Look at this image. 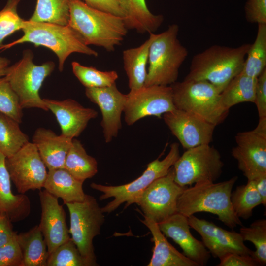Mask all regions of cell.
Masks as SVG:
<instances>
[{
  "mask_svg": "<svg viewBox=\"0 0 266 266\" xmlns=\"http://www.w3.org/2000/svg\"><path fill=\"white\" fill-rule=\"evenodd\" d=\"M69 20V0H37L35 10L29 20L68 25Z\"/></svg>",
  "mask_w": 266,
  "mask_h": 266,
  "instance_id": "obj_32",
  "label": "cell"
},
{
  "mask_svg": "<svg viewBox=\"0 0 266 266\" xmlns=\"http://www.w3.org/2000/svg\"><path fill=\"white\" fill-rule=\"evenodd\" d=\"M16 239L23 256V266H46L49 253L38 225L17 233Z\"/></svg>",
  "mask_w": 266,
  "mask_h": 266,
  "instance_id": "obj_27",
  "label": "cell"
},
{
  "mask_svg": "<svg viewBox=\"0 0 266 266\" xmlns=\"http://www.w3.org/2000/svg\"><path fill=\"white\" fill-rule=\"evenodd\" d=\"M180 156L179 145L176 142L171 144L170 150L165 158H159L151 162L142 175L128 183L107 186L94 182L90 187L101 192L100 200L113 198L112 201L101 208L103 212L109 213L115 210L120 205L126 202L127 206L133 203L134 200L153 181L166 175Z\"/></svg>",
  "mask_w": 266,
  "mask_h": 266,
  "instance_id": "obj_8",
  "label": "cell"
},
{
  "mask_svg": "<svg viewBox=\"0 0 266 266\" xmlns=\"http://www.w3.org/2000/svg\"><path fill=\"white\" fill-rule=\"evenodd\" d=\"M160 230L166 236L178 244L183 254L199 266H205L210 253L202 242L191 234L188 217L177 212L158 223Z\"/></svg>",
  "mask_w": 266,
  "mask_h": 266,
  "instance_id": "obj_19",
  "label": "cell"
},
{
  "mask_svg": "<svg viewBox=\"0 0 266 266\" xmlns=\"http://www.w3.org/2000/svg\"><path fill=\"white\" fill-rule=\"evenodd\" d=\"M120 3L128 30H134L141 33H153L163 22L162 15L150 11L145 0H120Z\"/></svg>",
  "mask_w": 266,
  "mask_h": 266,
  "instance_id": "obj_25",
  "label": "cell"
},
{
  "mask_svg": "<svg viewBox=\"0 0 266 266\" xmlns=\"http://www.w3.org/2000/svg\"><path fill=\"white\" fill-rule=\"evenodd\" d=\"M43 100L48 110L55 115L61 128V134L72 139L79 136L89 122L98 116L94 109L84 107L71 99Z\"/></svg>",
  "mask_w": 266,
  "mask_h": 266,
  "instance_id": "obj_20",
  "label": "cell"
},
{
  "mask_svg": "<svg viewBox=\"0 0 266 266\" xmlns=\"http://www.w3.org/2000/svg\"><path fill=\"white\" fill-rule=\"evenodd\" d=\"M254 103L259 118L266 117V68L257 77Z\"/></svg>",
  "mask_w": 266,
  "mask_h": 266,
  "instance_id": "obj_41",
  "label": "cell"
},
{
  "mask_svg": "<svg viewBox=\"0 0 266 266\" xmlns=\"http://www.w3.org/2000/svg\"><path fill=\"white\" fill-rule=\"evenodd\" d=\"M9 64L10 61L8 59L0 56V78L4 76Z\"/></svg>",
  "mask_w": 266,
  "mask_h": 266,
  "instance_id": "obj_46",
  "label": "cell"
},
{
  "mask_svg": "<svg viewBox=\"0 0 266 266\" xmlns=\"http://www.w3.org/2000/svg\"><path fill=\"white\" fill-rule=\"evenodd\" d=\"M250 44L237 47L213 45L195 55L185 80H205L220 93L242 70Z\"/></svg>",
  "mask_w": 266,
  "mask_h": 266,
  "instance_id": "obj_3",
  "label": "cell"
},
{
  "mask_svg": "<svg viewBox=\"0 0 266 266\" xmlns=\"http://www.w3.org/2000/svg\"><path fill=\"white\" fill-rule=\"evenodd\" d=\"M20 0H8L0 11V47L5 38L22 28L24 20L17 11Z\"/></svg>",
  "mask_w": 266,
  "mask_h": 266,
  "instance_id": "obj_38",
  "label": "cell"
},
{
  "mask_svg": "<svg viewBox=\"0 0 266 266\" xmlns=\"http://www.w3.org/2000/svg\"><path fill=\"white\" fill-rule=\"evenodd\" d=\"M179 30V26L173 24L155 34L149 47L144 86H170L177 81L179 68L188 54L178 38Z\"/></svg>",
  "mask_w": 266,
  "mask_h": 266,
  "instance_id": "obj_5",
  "label": "cell"
},
{
  "mask_svg": "<svg viewBox=\"0 0 266 266\" xmlns=\"http://www.w3.org/2000/svg\"><path fill=\"white\" fill-rule=\"evenodd\" d=\"M255 187L262 200V205H266V173L262 174L254 180Z\"/></svg>",
  "mask_w": 266,
  "mask_h": 266,
  "instance_id": "obj_45",
  "label": "cell"
},
{
  "mask_svg": "<svg viewBox=\"0 0 266 266\" xmlns=\"http://www.w3.org/2000/svg\"><path fill=\"white\" fill-rule=\"evenodd\" d=\"M170 86L176 109L193 114L215 127L229 114V110L222 104L221 93L207 81L184 79Z\"/></svg>",
  "mask_w": 266,
  "mask_h": 266,
  "instance_id": "obj_6",
  "label": "cell"
},
{
  "mask_svg": "<svg viewBox=\"0 0 266 266\" xmlns=\"http://www.w3.org/2000/svg\"><path fill=\"white\" fill-rule=\"evenodd\" d=\"M85 95L99 106L102 114L100 124L104 140L106 143L110 142L122 128L121 115L127 95L118 90L116 83L101 88H86Z\"/></svg>",
  "mask_w": 266,
  "mask_h": 266,
  "instance_id": "obj_17",
  "label": "cell"
},
{
  "mask_svg": "<svg viewBox=\"0 0 266 266\" xmlns=\"http://www.w3.org/2000/svg\"><path fill=\"white\" fill-rule=\"evenodd\" d=\"M217 266H256L259 265L250 255L228 253L220 259Z\"/></svg>",
  "mask_w": 266,
  "mask_h": 266,
  "instance_id": "obj_43",
  "label": "cell"
},
{
  "mask_svg": "<svg viewBox=\"0 0 266 266\" xmlns=\"http://www.w3.org/2000/svg\"><path fill=\"white\" fill-rule=\"evenodd\" d=\"M72 71L85 88H101L116 83L118 78L114 70L102 71L92 66H86L77 62L71 63Z\"/></svg>",
  "mask_w": 266,
  "mask_h": 266,
  "instance_id": "obj_34",
  "label": "cell"
},
{
  "mask_svg": "<svg viewBox=\"0 0 266 266\" xmlns=\"http://www.w3.org/2000/svg\"><path fill=\"white\" fill-rule=\"evenodd\" d=\"M163 119L186 150L212 141L215 126L193 114L175 108L164 113Z\"/></svg>",
  "mask_w": 266,
  "mask_h": 266,
  "instance_id": "obj_15",
  "label": "cell"
},
{
  "mask_svg": "<svg viewBox=\"0 0 266 266\" xmlns=\"http://www.w3.org/2000/svg\"><path fill=\"white\" fill-rule=\"evenodd\" d=\"M237 178L235 176L218 183L200 181L186 187L178 199L177 212L187 217L196 213L208 212L216 215L220 221L231 229L242 226L231 201L232 189Z\"/></svg>",
  "mask_w": 266,
  "mask_h": 266,
  "instance_id": "obj_2",
  "label": "cell"
},
{
  "mask_svg": "<svg viewBox=\"0 0 266 266\" xmlns=\"http://www.w3.org/2000/svg\"><path fill=\"white\" fill-rule=\"evenodd\" d=\"M245 11L248 22L266 24V0H247Z\"/></svg>",
  "mask_w": 266,
  "mask_h": 266,
  "instance_id": "obj_40",
  "label": "cell"
},
{
  "mask_svg": "<svg viewBox=\"0 0 266 266\" xmlns=\"http://www.w3.org/2000/svg\"><path fill=\"white\" fill-rule=\"evenodd\" d=\"M33 52L25 50L22 58L7 67L4 77L17 95L23 109L35 108L48 111L39 90L54 70L55 63L48 61L38 65L33 63Z\"/></svg>",
  "mask_w": 266,
  "mask_h": 266,
  "instance_id": "obj_7",
  "label": "cell"
},
{
  "mask_svg": "<svg viewBox=\"0 0 266 266\" xmlns=\"http://www.w3.org/2000/svg\"><path fill=\"white\" fill-rule=\"evenodd\" d=\"M0 112L19 123L22 122L23 108L19 98L4 76L0 78Z\"/></svg>",
  "mask_w": 266,
  "mask_h": 266,
  "instance_id": "obj_37",
  "label": "cell"
},
{
  "mask_svg": "<svg viewBox=\"0 0 266 266\" xmlns=\"http://www.w3.org/2000/svg\"><path fill=\"white\" fill-rule=\"evenodd\" d=\"M46 266H89L70 238L49 254Z\"/></svg>",
  "mask_w": 266,
  "mask_h": 266,
  "instance_id": "obj_36",
  "label": "cell"
},
{
  "mask_svg": "<svg viewBox=\"0 0 266 266\" xmlns=\"http://www.w3.org/2000/svg\"><path fill=\"white\" fill-rule=\"evenodd\" d=\"M155 36V34L150 33L149 37L141 45L123 52L124 68L128 78L130 90H137L144 86L149 47Z\"/></svg>",
  "mask_w": 266,
  "mask_h": 266,
  "instance_id": "obj_26",
  "label": "cell"
},
{
  "mask_svg": "<svg viewBox=\"0 0 266 266\" xmlns=\"http://www.w3.org/2000/svg\"><path fill=\"white\" fill-rule=\"evenodd\" d=\"M257 78L251 77L241 72L233 78L220 93L224 107L230 109L242 102L254 103Z\"/></svg>",
  "mask_w": 266,
  "mask_h": 266,
  "instance_id": "obj_29",
  "label": "cell"
},
{
  "mask_svg": "<svg viewBox=\"0 0 266 266\" xmlns=\"http://www.w3.org/2000/svg\"><path fill=\"white\" fill-rule=\"evenodd\" d=\"M5 165L19 193L43 188L47 167L33 142L29 141L13 155L6 158Z\"/></svg>",
  "mask_w": 266,
  "mask_h": 266,
  "instance_id": "obj_14",
  "label": "cell"
},
{
  "mask_svg": "<svg viewBox=\"0 0 266 266\" xmlns=\"http://www.w3.org/2000/svg\"><path fill=\"white\" fill-rule=\"evenodd\" d=\"M243 240L254 244L256 250L253 251L251 257L259 265L266 264V220L259 219L253 222L249 227L240 228Z\"/></svg>",
  "mask_w": 266,
  "mask_h": 266,
  "instance_id": "obj_35",
  "label": "cell"
},
{
  "mask_svg": "<svg viewBox=\"0 0 266 266\" xmlns=\"http://www.w3.org/2000/svg\"><path fill=\"white\" fill-rule=\"evenodd\" d=\"M266 68V24H259L255 39L250 44L241 72L257 78Z\"/></svg>",
  "mask_w": 266,
  "mask_h": 266,
  "instance_id": "obj_31",
  "label": "cell"
},
{
  "mask_svg": "<svg viewBox=\"0 0 266 266\" xmlns=\"http://www.w3.org/2000/svg\"><path fill=\"white\" fill-rule=\"evenodd\" d=\"M20 38L6 45L0 50H4L24 43H31L35 46H44L57 56L58 68L62 71L64 63L72 53H79L97 57L98 53L86 45L80 35L71 27L47 22L24 20Z\"/></svg>",
  "mask_w": 266,
  "mask_h": 266,
  "instance_id": "obj_4",
  "label": "cell"
},
{
  "mask_svg": "<svg viewBox=\"0 0 266 266\" xmlns=\"http://www.w3.org/2000/svg\"><path fill=\"white\" fill-rule=\"evenodd\" d=\"M5 158L0 153V214L7 216L12 222H17L30 215L31 201L25 194H14L12 192Z\"/></svg>",
  "mask_w": 266,
  "mask_h": 266,
  "instance_id": "obj_22",
  "label": "cell"
},
{
  "mask_svg": "<svg viewBox=\"0 0 266 266\" xmlns=\"http://www.w3.org/2000/svg\"><path fill=\"white\" fill-rule=\"evenodd\" d=\"M224 163L219 152L209 144L186 149L173 166L174 181L185 187L200 181L215 182L221 176Z\"/></svg>",
  "mask_w": 266,
  "mask_h": 266,
  "instance_id": "obj_10",
  "label": "cell"
},
{
  "mask_svg": "<svg viewBox=\"0 0 266 266\" xmlns=\"http://www.w3.org/2000/svg\"><path fill=\"white\" fill-rule=\"evenodd\" d=\"M83 182L76 179L65 168L49 170L43 188L49 193L61 199L65 204L81 202L85 198Z\"/></svg>",
  "mask_w": 266,
  "mask_h": 266,
  "instance_id": "obj_24",
  "label": "cell"
},
{
  "mask_svg": "<svg viewBox=\"0 0 266 266\" xmlns=\"http://www.w3.org/2000/svg\"><path fill=\"white\" fill-rule=\"evenodd\" d=\"M188 219L190 227L200 235L204 245L214 257L220 259L230 253L251 256L253 251L245 246L239 233L225 230L194 215Z\"/></svg>",
  "mask_w": 266,
  "mask_h": 266,
  "instance_id": "obj_16",
  "label": "cell"
},
{
  "mask_svg": "<svg viewBox=\"0 0 266 266\" xmlns=\"http://www.w3.org/2000/svg\"><path fill=\"white\" fill-rule=\"evenodd\" d=\"M173 166L168 173L153 181L133 201L144 216L160 223L177 212L178 199L187 187L174 181Z\"/></svg>",
  "mask_w": 266,
  "mask_h": 266,
  "instance_id": "obj_11",
  "label": "cell"
},
{
  "mask_svg": "<svg viewBox=\"0 0 266 266\" xmlns=\"http://www.w3.org/2000/svg\"><path fill=\"white\" fill-rule=\"evenodd\" d=\"M141 221L150 230L154 243L152 256L148 266H198L167 240L157 223L145 216Z\"/></svg>",
  "mask_w": 266,
  "mask_h": 266,
  "instance_id": "obj_23",
  "label": "cell"
},
{
  "mask_svg": "<svg viewBox=\"0 0 266 266\" xmlns=\"http://www.w3.org/2000/svg\"><path fill=\"white\" fill-rule=\"evenodd\" d=\"M72 139L62 134L57 135L50 129L37 128L32 137L47 168L49 170L64 168L66 155Z\"/></svg>",
  "mask_w": 266,
  "mask_h": 266,
  "instance_id": "obj_21",
  "label": "cell"
},
{
  "mask_svg": "<svg viewBox=\"0 0 266 266\" xmlns=\"http://www.w3.org/2000/svg\"><path fill=\"white\" fill-rule=\"evenodd\" d=\"M76 179L84 182L98 172V162L88 155L81 142L74 138L64 163V167Z\"/></svg>",
  "mask_w": 266,
  "mask_h": 266,
  "instance_id": "obj_28",
  "label": "cell"
},
{
  "mask_svg": "<svg viewBox=\"0 0 266 266\" xmlns=\"http://www.w3.org/2000/svg\"><path fill=\"white\" fill-rule=\"evenodd\" d=\"M17 233L0 247V266H23V256L16 239Z\"/></svg>",
  "mask_w": 266,
  "mask_h": 266,
  "instance_id": "obj_39",
  "label": "cell"
},
{
  "mask_svg": "<svg viewBox=\"0 0 266 266\" xmlns=\"http://www.w3.org/2000/svg\"><path fill=\"white\" fill-rule=\"evenodd\" d=\"M19 124L0 112V153L5 158L12 156L29 142Z\"/></svg>",
  "mask_w": 266,
  "mask_h": 266,
  "instance_id": "obj_30",
  "label": "cell"
},
{
  "mask_svg": "<svg viewBox=\"0 0 266 266\" xmlns=\"http://www.w3.org/2000/svg\"><path fill=\"white\" fill-rule=\"evenodd\" d=\"M70 215V238L89 266H98L93 245L94 238L100 233L104 213L94 197L86 195L81 202L67 203Z\"/></svg>",
  "mask_w": 266,
  "mask_h": 266,
  "instance_id": "obj_9",
  "label": "cell"
},
{
  "mask_svg": "<svg viewBox=\"0 0 266 266\" xmlns=\"http://www.w3.org/2000/svg\"><path fill=\"white\" fill-rule=\"evenodd\" d=\"M12 221L6 215L0 214V247L10 241L17 233Z\"/></svg>",
  "mask_w": 266,
  "mask_h": 266,
  "instance_id": "obj_44",
  "label": "cell"
},
{
  "mask_svg": "<svg viewBox=\"0 0 266 266\" xmlns=\"http://www.w3.org/2000/svg\"><path fill=\"white\" fill-rule=\"evenodd\" d=\"M41 218L38 225L49 254L71 238L65 210L58 198L45 189L40 191Z\"/></svg>",
  "mask_w": 266,
  "mask_h": 266,
  "instance_id": "obj_18",
  "label": "cell"
},
{
  "mask_svg": "<svg viewBox=\"0 0 266 266\" xmlns=\"http://www.w3.org/2000/svg\"><path fill=\"white\" fill-rule=\"evenodd\" d=\"M126 95L123 113L128 126L149 116L161 118L164 113L175 109L170 86H144L130 90Z\"/></svg>",
  "mask_w": 266,
  "mask_h": 266,
  "instance_id": "obj_13",
  "label": "cell"
},
{
  "mask_svg": "<svg viewBox=\"0 0 266 266\" xmlns=\"http://www.w3.org/2000/svg\"><path fill=\"white\" fill-rule=\"evenodd\" d=\"M232 156L247 180L266 173V117L259 118L253 130L238 133Z\"/></svg>",
  "mask_w": 266,
  "mask_h": 266,
  "instance_id": "obj_12",
  "label": "cell"
},
{
  "mask_svg": "<svg viewBox=\"0 0 266 266\" xmlns=\"http://www.w3.org/2000/svg\"><path fill=\"white\" fill-rule=\"evenodd\" d=\"M231 201L236 216L243 219L251 217L254 208L262 204L253 180H247L246 184L238 186L232 192Z\"/></svg>",
  "mask_w": 266,
  "mask_h": 266,
  "instance_id": "obj_33",
  "label": "cell"
},
{
  "mask_svg": "<svg viewBox=\"0 0 266 266\" xmlns=\"http://www.w3.org/2000/svg\"><path fill=\"white\" fill-rule=\"evenodd\" d=\"M88 6L123 18L124 14L120 6V0H83Z\"/></svg>",
  "mask_w": 266,
  "mask_h": 266,
  "instance_id": "obj_42",
  "label": "cell"
},
{
  "mask_svg": "<svg viewBox=\"0 0 266 266\" xmlns=\"http://www.w3.org/2000/svg\"><path fill=\"white\" fill-rule=\"evenodd\" d=\"M68 25L86 45L108 52L121 44L128 32L122 17L93 8L81 0H69Z\"/></svg>",
  "mask_w": 266,
  "mask_h": 266,
  "instance_id": "obj_1",
  "label": "cell"
}]
</instances>
